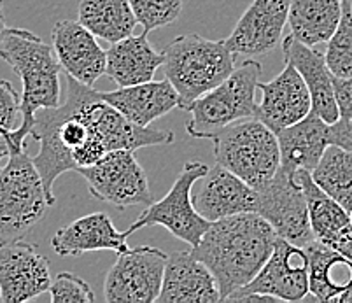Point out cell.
Here are the masks:
<instances>
[{
	"instance_id": "ba28073f",
	"label": "cell",
	"mask_w": 352,
	"mask_h": 303,
	"mask_svg": "<svg viewBox=\"0 0 352 303\" xmlns=\"http://www.w3.org/2000/svg\"><path fill=\"white\" fill-rule=\"evenodd\" d=\"M209 167L201 161H188L175 177L170 191L160 202H153L137 216L135 221L124 229L128 235L135 234L149 226H163L179 240L186 242L190 247L198 245L204 234L210 226V221L201 218L191 202V191L195 183L206 175Z\"/></svg>"
},
{
	"instance_id": "52a82bcc",
	"label": "cell",
	"mask_w": 352,
	"mask_h": 303,
	"mask_svg": "<svg viewBox=\"0 0 352 303\" xmlns=\"http://www.w3.org/2000/svg\"><path fill=\"white\" fill-rule=\"evenodd\" d=\"M261 65L248 60L235 67L225 81L198 97L188 107L191 114L186 133L193 139H212L219 130L233 121L256 116V91L261 79Z\"/></svg>"
},
{
	"instance_id": "4316f807",
	"label": "cell",
	"mask_w": 352,
	"mask_h": 303,
	"mask_svg": "<svg viewBox=\"0 0 352 303\" xmlns=\"http://www.w3.org/2000/svg\"><path fill=\"white\" fill-rule=\"evenodd\" d=\"M78 21L111 44L132 35L139 25L130 0H81Z\"/></svg>"
},
{
	"instance_id": "7402d4cb",
	"label": "cell",
	"mask_w": 352,
	"mask_h": 303,
	"mask_svg": "<svg viewBox=\"0 0 352 303\" xmlns=\"http://www.w3.org/2000/svg\"><path fill=\"white\" fill-rule=\"evenodd\" d=\"M100 97L139 126H149L174 109H181V98L168 79L100 91Z\"/></svg>"
},
{
	"instance_id": "4fadbf2b",
	"label": "cell",
	"mask_w": 352,
	"mask_h": 303,
	"mask_svg": "<svg viewBox=\"0 0 352 303\" xmlns=\"http://www.w3.org/2000/svg\"><path fill=\"white\" fill-rule=\"evenodd\" d=\"M50 263L34 244L0 242V300L23 303L50 291Z\"/></svg>"
},
{
	"instance_id": "ac0fdd59",
	"label": "cell",
	"mask_w": 352,
	"mask_h": 303,
	"mask_svg": "<svg viewBox=\"0 0 352 303\" xmlns=\"http://www.w3.org/2000/svg\"><path fill=\"white\" fill-rule=\"evenodd\" d=\"M160 303H216L221 302L219 286L204 261L191 251L166 258Z\"/></svg>"
},
{
	"instance_id": "3957f363",
	"label": "cell",
	"mask_w": 352,
	"mask_h": 303,
	"mask_svg": "<svg viewBox=\"0 0 352 303\" xmlns=\"http://www.w3.org/2000/svg\"><path fill=\"white\" fill-rule=\"evenodd\" d=\"M4 60L21 79V124L8 140L11 153L25 151V142L30 137L35 114L46 107L60 105V72L62 65L54 53L53 44H47L34 32L25 28H8L0 47Z\"/></svg>"
},
{
	"instance_id": "d6a6232c",
	"label": "cell",
	"mask_w": 352,
	"mask_h": 303,
	"mask_svg": "<svg viewBox=\"0 0 352 303\" xmlns=\"http://www.w3.org/2000/svg\"><path fill=\"white\" fill-rule=\"evenodd\" d=\"M333 88H335V100L340 117L352 120V78L344 79L333 76Z\"/></svg>"
},
{
	"instance_id": "4dcf8cb0",
	"label": "cell",
	"mask_w": 352,
	"mask_h": 303,
	"mask_svg": "<svg viewBox=\"0 0 352 303\" xmlns=\"http://www.w3.org/2000/svg\"><path fill=\"white\" fill-rule=\"evenodd\" d=\"M50 298L53 303H91L95 302V293L81 277L60 272L51 280Z\"/></svg>"
},
{
	"instance_id": "8992f818",
	"label": "cell",
	"mask_w": 352,
	"mask_h": 303,
	"mask_svg": "<svg viewBox=\"0 0 352 303\" xmlns=\"http://www.w3.org/2000/svg\"><path fill=\"white\" fill-rule=\"evenodd\" d=\"M54 205L34 159L12 153L0 170V242L21 240Z\"/></svg>"
},
{
	"instance_id": "e575fe53",
	"label": "cell",
	"mask_w": 352,
	"mask_h": 303,
	"mask_svg": "<svg viewBox=\"0 0 352 303\" xmlns=\"http://www.w3.org/2000/svg\"><path fill=\"white\" fill-rule=\"evenodd\" d=\"M6 32H8V27H6V18H4V11H2V2H0V47H2V43H4Z\"/></svg>"
},
{
	"instance_id": "8fae6325",
	"label": "cell",
	"mask_w": 352,
	"mask_h": 303,
	"mask_svg": "<svg viewBox=\"0 0 352 303\" xmlns=\"http://www.w3.org/2000/svg\"><path fill=\"white\" fill-rule=\"evenodd\" d=\"M166 254L156 247L139 245L118 254L104 282L107 303H153L162 291Z\"/></svg>"
},
{
	"instance_id": "d6986e66",
	"label": "cell",
	"mask_w": 352,
	"mask_h": 303,
	"mask_svg": "<svg viewBox=\"0 0 352 303\" xmlns=\"http://www.w3.org/2000/svg\"><path fill=\"white\" fill-rule=\"evenodd\" d=\"M296 179L305 193L314 237L352 261V214L314 183L310 172L298 170Z\"/></svg>"
},
{
	"instance_id": "d590c367",
	"label": "cell",
	"mask_w": 352,
	"mask_h": 303,
	"mask_svg": "<svg viewBox=\"0 0 352 303\" xmlns=\"http://www.w3.org/2000/svg\"><path fill=\"white\" fill-rule=\"evenodd\" d=\"M335 302L338 303H352V282L349 284V288L345 289L342 295H338V298L335 300Z\"/></svg>"
},
{
	"instance_id": "ffe728a7",
	"label": "cell",
	"mask_w": 352,
	"mask_h": 303,
	"mask_svg": "<svg viewBox=\"0 0 352 303\" xmlns=\"http://www.w3.org/2000/svg\"><path fill=\"white\" fill-rule=\"evenodd\" d=\"M130 235L120 232L105 212H94L60 228L51 238V247L58 256H81L94 251H114L116 254L130 249Z\"/></svg>"
},
{
	"instance_id": "9a60e30c",
	"label": "cell",
	"mask_w": 352,
	"mask_h": 303,
	"mask_svg": "<svg viewBox=\"0 0 352 303\" xmlns=\"http://www.w3.org/2000/svg\"><path fill=\"white\" fill-rule=\"evenodd\" d=\"M289 8L291 0H254L226 37L230 49L245 56L268 55L283 41Z\"/></svg>"
},
{
	"instance_id": "44dd1931",
	"label": "cell",
	"mask_w": 352,
	"mask_h": 303,
	"mask_svg": "<svg viewBox=\"0 0 352 303\" xmlns=\"http://www.w3.org/2000/svg\"><path fill=\"white\" fill-rule=\"evenodd\" d=\"M284 60L294 67L302 74L312 97V111L328 124L337 123L340 120L337 100H335V88H333V74L322 53L314 49L312 46L300 43L296 37L287 35L283 41Z\"/></svg>"
},
{
	"instance_id": "d4e9b609",
	"label": "cell",
	"mask_w": 352,
	"mask_h": 303,
	"mask_svg": "<svg viewBox=\"0 0 352 303\" xmlns=\"http://www.w3.org/2000/svg\"><path fill=\"white\" fill-rule=\"evenodd\" d=\"M309 260V291L318 302H335L352 282V261L321 240L305 245Z\"/></svg>"
},
{
	"instance_id": "f1b7e54d",
	"label": "cell",
	"mask_w": 352,
	"mask_h": 303,
	"mask_svg": "<svg viewBox=\"0 0 352 303\" xmlns=\"http://www.w3.org/2000/svg\"><path fill=\"white\" fill-rule=\"evenodd\" d=\"M344 4L342 20L328 41L324 58L335 78H352V5Z\"/></svg>"
},
{
	"instance_id": "e0dca14e",
	"label": "cell",
	"mask_w": 352,
	"mask_h": 303,
	"mask_svg": "<svg viewBox=\"0 0 352 303\" xmlns=\"http://www.w3.org/2000/svg\"><path fill=\"white\" fill-rule=\"evenodd\" d=\"M54 53L65 74L86 86H94L107 67V49L79 21L62 20L51 32Z\"/></svg>"
},
{
	"instance_id": "74e56055",
	"label": "cell",
	"mask_w": 352,
	"mask_h": 303,
	"mask_svg": "<svg viewBox=\"0 0 352 303\" xmlns=\"http://www.w3.org/2000/svg\"><path fill=\"white\" fill-rule=\"evenodd\" d=\"M8 153H4V151H0V170H2V167H4V159L8 158Z\"/></svg>"
},
{
	"instance_id": "9c48e42d",
	"label": "cell",
	"mask_w": 352,
	"mask_h": 303,
	"mask_svg": "<svg viewBox=\"0 0 352 303\" xmlns=\"http://www.w3.org/2000/svg\"><path fill=\"white\" fill-rule=\"evenodd\" d=\"M309 260L303 247L277 237L258 276L226 298V302H300L309 295Z\"/></svg>"
},
{
	"instance_id": "7c38bea8",
	"label": "cell",
	"mask_w": 352,
	"mask_h": 303,
	"mask_svg": "<svg viewBox=\"0 0 352 303\" xmlns=\"http://www.w3.org/2000/svg\"><path fill=\"white\" fill-rule=\"evenodd\" d=\"M256 191V212L270 223L280 238L298 247H305L316 238L310 226L305 193L296 179V174L279 167L277 174Z\"/></svg>"
},
{
	"instance_id": "f35d334b",
	"label": "cell",
	"mask_w": 352,
	"mask_h": 303,
	"mask_svg": "<svg viewBox=\"0 0 352 303\" xmlns=\"http://www.w3.org/2000/svg\"><path fill=\"white\" fill-rule=\"evenodd\" d=\"M342 2H345V4H351L352 5V0H342Z\"/></svg>"
},
{
	"instance_id": "603a6c76",
	"label": "cell",
	"mask_w": 352,
	"mask_h": 303,
	"mask_svg": "<svg viewBox=\"0 0 352 303\" xmlns=\"http://www.w3.org/2000/svg\"><path fill=\"white\" fill-rule=\"evenodd\" d=\"M163 60V51H158L149 43L147 32L140 35L132 34L109 46L105 76L116 82L118 88L140 85L155 79Z\"/></svg>"
},
{
	"instance_id": "f546056e",
	"label": "cell",
	"mask_w": 352,
	"mask_h": 303,
	"mask_svg": "<svg viewBox=\"0 0 352 303\" xmlns=\"http://www.w3.org/2000/svg\"><path fill=\"white\" fill-rule=\"evenodd\" d=\"M139 25L144 32L168 27L182 12V0H130Z\"/></svg>"
},
{
	"instance_id": "836d02e7",
	"label": "cell",
	"mask_w": 352,
	"mask_h": 303,
	"mask_svg": "<svg viewBox=\"0 0 352 303\" xmlns=\"http://www.w3.org/2000/svg\"><path fill=\"white\" fill-rule=\"evenodd\" d=\"M328 139L329 144H337L352 153V120L340 117L337 123L329 124Z\"/></svg>"
},
{
	"instance_id": "7a4b0ae2",
	"label": "cell",
	"mask_w": 352,
	"mask_h": 303,
	"mask_svg": "<svg viewBox=\"0 0 352 303\" xmlns=\"http://www.w3.org/2000/svg\"><path fill=\"white\" fill-rule=\"evenodd\" d=\"M275 234L258 212H244L210 223L191 253L207 265L219 286L221 302L251 282L274 253Z\"/></svg>"
},
{
	"instance_id": "8d00e7d4",
	"label": "cell",
	"mask_w": 352,
	"mask_h": 303,
	"mask_svg": "<svg viewBox=\"0 0 352 303\" xmlns=\"http://www.w3.org/2000/svg\"><path fill=\"white\" fill-rule=\"evenodd\" d=\"M0 151H4V153H11V146H9V140H8V137L6 135H2V133H0Z\"/></svg>"
},
{
	"instance_id": "5bb4252c",
	"label": "cell",
	"mask_w": 352,
	"mask_h": 303,
	"mask_svg": "<svg viewBox=\"0 0 352 303\" xmlns=\"http://www.w3.org/2000/svg\"><path fill=\"white\" fill-rule=\"evenodd\" d=\"M191 202L201 218L214 223L236 214L256 212L258 191L216 164L195 183Z\"/></svg>"
},
{
	"instance_id": "6da1fadb",
	"label": "cell",
	"mask_w": 352,
	"mask_h": 303,
	"mask_svg": "<svg viewBox=\"0 0 352 303\" xmlns=\"http://www.w3.org/2000/svg\"><path fill=\"white\" fill-rule=\"evenodd\" d=\"M30 137L39 142V153L32 159L54 203L53 184L65 172L97 164L109 151L168 146L175 139L170 130L132 123L94 86L70 76H67L65 102L37 111Z\"/></svg>"
},
{
	"instance_id": "2e32d148",
	"label": "cell",
	"mask_w": 352,
	"mask_h": 303,
	"mask_svg": "<svg viewBox=\"0 0 352 303\" xmlns=\"http://www.w3.org/2000/svg\"><path fill=\"white\" fill-rule=\"evenodd\" d=\"M261 102L256 109V117L268 128L279 133L291 124L298 123L312 113V97L302 74L286 62V67L272 81H259Z\"/></svg>"
},
{
	"instance_id": "30bf717a",
	"label": "cell",
	"mask_w": 352,
	"mask_h": 303,
	"mask_svg": "<svg viewBox=\"0 0 352 303\" xmlns=\"http://www.w3.org/2000/svg\"><path fill=\"white\" fill-rule=\"evenodd\" d=\"M76 172L85 177L91 197L118 209L147 207L155 202L146 170L132 149L109 151L97 164L78 168Z\"/></svg>"
},
{
	"instance_id": "484cf974",
	"label": "cell",
	"mask_w": 352,
	"mask_h": 303,
	"mask_svg": "<svg viewBox=\"0 0 352 303\" xmlns=\"http://www.w3.org/2000/svg\"><path fill=\"white\" fill-rule=\"evenodd\" d=\"M342 0H291V35L307 46L326 44L342 20Z\"/></svg>"
},
{
	"instance_id": "1f68e13d",
	"label": "cell",
	"mask_w": 352,
	"mask_h": 303,
	"mask_svg": "<svg viewBox=\"0 0 352 303\" xmlns=\"http://www.w3.org/2000/svg\"><path fill=\"white\" fill-rule=\"evenodd\" d=\"M21 95L9 81L0 79V133L9 137L21 124Z\"/></svg>"
},
{
	"instance_id": "5b68a950",
	"label": "cell",
	"mask_w": 352,
	"mask_h": 303,
	"mask_svg": "<svg viewBox=\"0 0 352 303\" xmlns=\"http://www.w3.org/2000/svg\"><path fill=\"white\" fill-rule=\"evenodd\" d=\"M210 140L216 164L239 175L254 190L267 184L279 170L277 133L256 116L233 121Z\"/></svg>"
},
{
	"instance_id": "83f0119b",
	"label": "cell",
	"mask_w": 352,
	"mask_h": 303,
	"mask_svg": "<svg viewBox=\"0 0 352 303\" xmlns=\"http://www.w3.org/2000/svg\"><path fill=\"white\" fill-rule=\"evenodd\" d=\"M314 183L352 214V153L329 144L312 172Z\"/></svg>"
},
{
	"instance_id": "277c9868",
	"label": "cell",
	"mask_w": 352,
	"mask_h": 303,
	"mask_svg": "<svg viewBox=\"0 0 352 303\" xmlns=\"http://www.w3.org/2000/svg\"><path fill=\"white\" fill-rule=\"evenodd\" d=\"M163 72L181 98V109L188 111L204 93L225 81L236 63L225 41H210L198 34L179 35L163 49Z\"/></svg>"
},
{
	"instance_id": "cb8c5ba5",
	"label": "cell",
	"mask_w": 352,
	"mask_h": 303,
	"mask_svg": "<svg viewBox=\"0 0 352 303\" xmlns=\"http://www.w3.org/2000/svg\"><path fill=\"white\" fill-rule=\"evenodd\" d=\"M329 124L318 114L310 113L298 123L277 133L280 149V167L296 174L312 172L329 146Z\"/></svg>"
}]
</instances>
